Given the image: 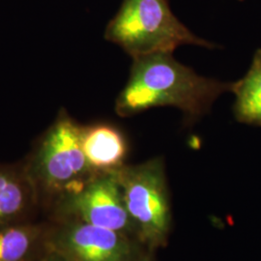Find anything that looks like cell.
Masks as SVG:
<instances>
[{"instance_id": "7a4b0ae2", "label": "cell", "mask_w": 261, "mask_h": 261, "mask_svg": "<svg viewBox=\"0 0 261 261\" xmlns=\"http://www.w3.org/2000/svg\"><path fill=\"white\" fill-rule=\"evenodd\" d=\"M105 38L132 58L172 54L182 45L215 47L186 28L173 15L168 0H123L107 27Z\"/></svg>"}, {"instance_id": "6da1fadb", "label": "cell", "mask_w": 261, "mask_h": 261, "mask_svg": "<svg viewBox=\"0 0 261 261\" xmlns=\"http://www.w3.org/2000/svg\"><path fill=\"white\" fill-rule=\"evenodd\" d=\"M232 84L197 75L172 54L133 58L130 76L115 102V112L129 117L158 107H174L184 121L194 123L208 113L215 101L231 91Z\"/></svg>"}, {"instance_id": "8fae6325", "label": "cell", "mask_w": 261, "mask_h": 261, "mask_svg": "<svg viewBox=\"0 0 261 261\" xmlns=\"http://www.w3.org/2000/svg\"><path fill=\"white\" fill-rule=\"evenodd\" d=\"M50 261H69V260H67V259H66L65 257H64V258H56V259H53V260H50Z\"/></svg>"}, {"instance_id": "ba28073f", "label": "cell", "mask_w": 261, "mask_h": 261, "mask_svg": "<svg viewBox=\"0 0 261 261\" xmlns=\"http://www.w3.org/2000/svg\"><path fill=\"white\" fill-rule=\"evenodd\" d=\"M233 113L236 120L261 126V48L256 49L247 74L233 83Z\"/></svg>"}, {"instance_id": "52a82bcc", "label": "cell", "mask_w": 261, "mask_h": 261, "mask_svg": "<svg viewBox=\"0 0 261 261\" xmlns=\"http://www.w3.org/2000/svg\"><path fill=\"white\" fill-rule=\"evenodd\" d=\"M82 144L85 158L95 172L117 170L127 153V143L121 132L109 124L84 127Z\"/></svg>"}, {"instance_id": "3957f363", "label": "cell", "mask_w": 261, "mask_h": 261, "mask_svg": "<svg viewBox=\"0 0 261 261\" xmlns=\"http://www.w3.org/2000/svg\"><path fill=\"white\" fill-rule=\"evenodd\" d=\"M83 128L62 111L40 141L31 171L48 191L72 195L98 173L85 158Z\"/></svg>"}, {"instance_id": "277c9868", "label": "cell", "mask_w": 261, "mask_h": 261, "mask_svg": "<svg viewBox=\"0 0 261 261\" xmlns=\"http://www.w3.org/2000/svg\"><path fill=\"white\" fill-rule=\"evenodd\" d=\"M128 214L151 242L162 241L169 224L167 185L161 160L116 170Z\"/></svg>"}, {"instance_id": "7c38bea8", "label": "cell", "mask_w": 261, "mask_h": 261, "mask_svg": "<svg viewBox=\"0 0 261 261\" xmlns=\"http://www.w3.org/2000/svg\"><path fill=\"white\" fill-rule=\"evenodd\" d=\"M240 1H243V0H240Z\"/></svg>"}, {"instance_id": "5b68a950", "label": "cell", "mask_w": 261, "mask_h": 261, "mask_svg": "<svg viewBox=\"0 0 261 261\" xmlns=\"http://www.w3.org/2000/svg\"><path fill=\"white\" fill-rule=\"evenodd\" d=\"M71 196V205L86 224L120 231L129 224L116 170L98 172Z\"/></svg>"}, {"instance_id": "8992f818", "label": "cell", "mask_w": 261, "mask_h": 261, "mask_svg": "<svg viewBox=\"0 0 261 261\" xmlns=\"http://www.w3.org/2000/svg\"><path fill=\"white\" fill-rule=\"evenodd\" d=\"M58 248L69 261H122L128 254L118 231L86 223L67 229Z\"/></svg>"}, {"instance_id": "9c48e42d", "label": "cell", "mask_w": 261, "mask_h": 261, "mask_svg": "<svg viewBox=\"0 0 261 261\" xmlns=\"http://www.w3.org/2000/svg\"><path fill=\"white\" fill-rule=\"evenodd\" d=\"M25 203V188L19 175L0 168V222L18 214Z\"/></svg>"}, {"instance_id": "30bf717a", "label": "cell", "mask_w": 261, "mask_h": 261, "mask_svg": "<svg viewBox=\"0 0 261 261\" xmlns=\"http://www.w3.org/2000/svg\"><path fill=\"white\" fill-rule=\"evenodd\" d=\"M33 235L23 227L0 229V261H21L33 245Z\"/></svg>"}]
</instances>
